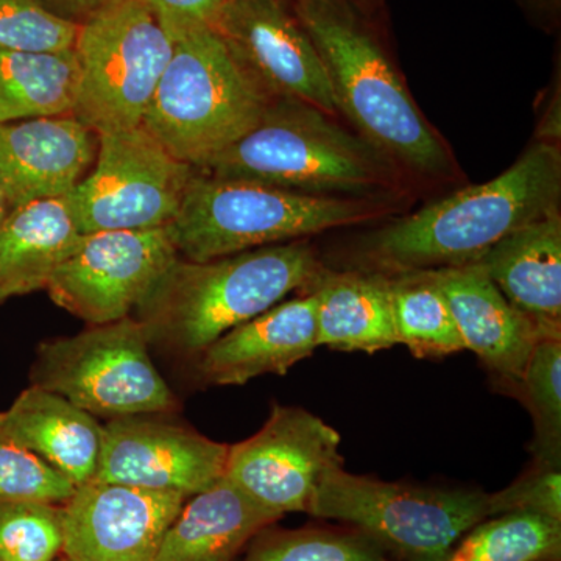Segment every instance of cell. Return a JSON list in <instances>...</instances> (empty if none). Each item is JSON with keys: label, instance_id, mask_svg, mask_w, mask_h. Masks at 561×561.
Returning a JSON list of instances; mask_svg holds the SVG:
<instances>
[{"label": "cell", "instance_id": "cell-33", "mask_svg": "<svg viewBox=\"0 0 561 561\" xmlns=\"http://www.w3.org/2000/svg\"><path fill=\"white\" fill-rule=\"evenodd\" d=\"M173 43L202 25H209L227 0H140Z\"/></svg>", "mask_w": 561, "mask_h": 561}, {"label": "cell", "instance_id": "cell-24", "mask_svg": "<svg viewBox=\"0 0 561 561\" xmlns=\"http://www.w3.org/2000/svg\"><path fill=\"white\" fill-rule=\"evenodd\" d=\"M79 83L76 49H0V122L72 116Z\"/></svg>", "mask_w": 561, "mask_h": 561}, {"label": "cell", "instance_id": "cell-14", "mask_svg": "<svg viewBox=\"0 0 561 561\" xmlns=\"http://www.w3.org/2000/svg\"><path fill=\"white\" fill-rule=\"evenodd\" d=\"M228 449L190 426L153 415L114 419L103 424L92 481L191 497L224 478Z\"/></svg>", "mask_w": 561, "mask_h": 561}, {"label": "cell", "instance_id": "cell-5", "mask_svg": "<svg viewBox=\"0 0 561 561\" xmlns=\"http://www.w3.org/2000/svg\"><path fill=\"white\" fill-rule=\"evenodd\" d=\"M390 206L371 197H334L195 171L168 225L181 257L209 261L379 219Z\"/></svg>", "mask_w": 561, "mask_h": 561}, {"label": "cell", "instance_id": "cell-34", "mask_svg": "<svg viewBox=\"0 0 561 561\" xmlns=\"http://www.w3.org/2000/svg\"><path fill=\"white\" fill-rule=\"evenodd\" d=\"M116 0H50L51 7L76 22L87 21L88 18L94 16L95 13L108 7Z\"/></svg>", "mask_w": 561, "mask_h": 561}, {"label": "cell", "instance_id": "cell-21", "mask_svg": "<svg viewBox=\"0 0 561 561\" xmlns=\"http://www.w3.org/2000/svg\"><path fill=\"white\" fill-rule=\"evenodd\" d=\"M279 519L221 478L187 497L154 561H232L261 530Z\"/></svg>", "mask_w": 561, "mask_h": 561}, {"label": "cell", "instance_id": "cell-31", "mask_svg": "<svg viewBox=\"0 0 561 561\" xmlns=\"http://www.w3.org/2000/svg\"><path fill=\"white\" fill-rule=\"evenodd\" d=\"M76 489L38 456L0 435V504L49 502L65 505Z\"/></svg>", "mask_w": 561, "mask_h": 561}, {"label": "cell", "instance_id": "cell-16", "mask_svg": "<svg viewBox=\"0 0 561 561\" xmlns=\"http://www.w3.org/2000/svg\"><path fill=\"white\" fill-rule=\"evenodd\" d=\"M98 149L99 136L73 116L0 122V187L13 208L66 197Z\"/></svg>", "mask_w": 561, "mask_h": 561}, {"label": "cell", "instance_id": "cell-29", "mask_svg": "<svg viewBox=\"0 0 561 561\" xmlns=\"http://www.w3.org/2000/svg\"><path fill=\"white\" fill-rule=\"evenodd\" d=\"M62 548V505L49 502L0 504V561H57Z\"/></svg>", "mask_w": 561, "mask_h": 561}, {"label": "cell", "instance_id": "cell-22", "mask_svg": "<svg viewBox=\"0 0 561 561\" xmlns=\"http://www.w3.org/2000/svg\"><path fill=\"white\" fill-rule=\"evenodd\" d=\"M81 238L68 195L11 209L0 228V305L46 290Z\"/></svg>", "mask_w": 561, "mask_h": 561}, {"label": "cell", "instance_id": "cell-10", "mask_svg": "<svg viewBox=\"0 0 561 561\" xmlns=\"http://www.w3.org/2000/svg\"><path fill=\"white\" fill-rule=\"evenodd\" d=\"M98 136L91 172L68 194L81 234L168 227L197 169L142 125Z\"/></svg>", "mask_w": 561, "mask_h": 561}, {"label": "cell", "instance_id": "cell-23", "mask_svg": "<svg viewBox=\"0 0 561 561\" xmlns=\"http://www.w3.org/2000/svg\"><path fill=\"white\" fill-rule=\"evenodd\" d=\"M308 291L317 298L319 346L378 353L398 345L386 273L323 268Z\"/></svg>", "mask_w": 561, "mask_h": 561}, {"label": "cell", "instance_id": "cell-7", "mask_svg": "<svg viewBox=\"0 0 561 561\" xmlns=\"http://www.w3.org/2000/svg\"><path fill=\"white\" fill-rule=\"evenodd\" d=\"M308 515L345 523L398 561H446L461 538L490 518L489 494L383 482L332 468Z\"/></svg>", "mask_w": 561, "mask_h": 561}, {"label": "cell", "instance_id": "cell-25", "mask_svg": "<svg viewBox=\"0 0 561 561\" xmlns=\"http://www.w3.org/2000/svg\"><path fill=\"white\" fill-rule=\"evenodd\" d=\"M398 345L416 357H443L465 348L451 308L432 271L389 275Z\"/></svg>", "mask_w": 561, "mask_h": 561}, {"label": "cell", "instance_id": "cell-12", "mask_svg": "<svg viewBox=\"0 0 561 561\" xmlns=\"http://www.w3.org/2000/svg\"><path fill=\"white\" fill-rule=\"evenodd\" d=\"M209 27L268 101L290 99L341 117L319 50L286 2L227 0Z\"/></svg>", "mask_w": 561, "mask_h": 561}, {"label": "cell", "instance_id": "cell-6", "mask_svg": "<svg viewBox=\"0 0 561 561\" xmlns=\"http://www.w3.org/2000/svg\"><path fill=\"white\" fill-rule=\"evenodd\" d=\"M268 99L209 25L175 41L142 127L176 160L205 169L260 122Z\"/></svg>", "mask_w": 561, "mask_h": 561}, {"label": "cell", "instance_id": "cell-26", "mask_svg": "<svg viewBox=\"0 0 561 561\" xmlns=\"http://www.w3.org/2000/svg\"><path fill=\"white\" fill-rule=\"evenodd\" d=\"M560 519L512 512L472 527L446 561H560Z\"/></svg>", "mask_w": 561, "mask_h": 561}, {"label": "cell", "instance_id": "cell-36", "mask_svg": "<svg viewBox=\"0 0 561 561\" xmlns=\"http://www.w3.org/2000/svg\"><path fill=\"white\" fill-rule=\"evenodd\" d=\"M283 2H284V0H283ZM290 2H294V0H290ZM356 2L359 3V5H360V3L365 2V0H356Z\"/></svg>", "mask_w": 561, "mask_h": 561}, {"label": "cell", "instance_id": "cell-32", "mask_svg": "<svg viewBox=\"0 0 561 561\" xmlns=\"http://www.w3.org/2000/svg\"><path fill=\"white\" fill-rule=\"evenodd\" d=\"M490 518L504 513H537L561 522V471L535 461L529 472L507 489L489 494Z\"/></svg>", "mask_w": 561, "mask_h": 561}, {"label": "cell", "instance_id": "cell-2", "mask_svg": "<svg viewBox=\"0 0 561 561\" xmlns=\"http://www.w3.org/2000/svg\"><path fill=\"white\" fill-rule=\"evenodd\" d=\"M308 242L294 241L209 261L176 257L133 317L150 346L195 359L217 339L308 291L323 272Z\"/></svg>", "mask_w": 561, "mask_h": 561}, {"label": "cell", "instance_id": "cell-4", "mask_svg": "<svg viewBox=\"0 0 561 561\" xmlns=\"http://www.w3.org/2000/svg\"><path fill=\"white\" fill-rule=\"evenodd\" d=\"M202 171L302 194L368 197L393 187L400 169L323 111L276 99L249 133Z\"/></svg>", "mask_w": 561, "mask_h": 561}, {"label": "cell", "instance_id": "cell-37", "mask_svg": "<svg viewBox=\"0 0 561 561\" xmlns=\"http://www.w3.org/2000/svg\"><path fill=\"white\" fill-rule=\"evenodd\" d=\"M57 561H66L65 559H62V557H60V559H58Z\"/></svg>", "mask_w": 561, "mask_h": 561}, {"label": "cell", "instance_id": "cell-15", "mask_svg": "<svg viewBox=\"0 0 561 561\" xmlns=\"http://www.w3.org/2000/svg\"><path fill=\"white\" fill-rule=\"evenodd\" d=\"M187 496L91 481L65 505L66 561H154Z\"/></svg>", "mask_w": 561, "mask_h": 561}, {"label": "cell", "instance_id": "cell-30", "mask_svg": "<svg viewBox=\"0 0 561 561\" xmlns=\"http://www.w3.org/2000/svg\"><path fill=\"white\" fill-rule=\"evenodd\" d=\"M79 28V22L58 13L50 0H0V49H73Z\"/></svg>", "mask_w": 561, "mask_h": 561}, {"label": "cell", "instance_id": "cell-20", "mask_svg": "<svg viewBox=\"0 0 561 561\" xmlns=\"http://www.w3.org/2000/svg\"><path fill=\"white\" fill-rule=\"evenodd\" d=\"M0 435L38 456L76 486L91 482L98 471L102 424L41 387H28L2 412Z\"/></svg>", "mask_w": 561, "mask_h": 561}, {"label": "cell", "instance_id": "cell-1", "mask_svg": "<svg viewBox=\"0 0 561 561\" xmlns=\"http://www.w3.org/2000/svg\"><path fill=\"white\" fill-rule=\"evenodd\" d=\"M560 198L559 146L540 140L496 179L376 231L362 249V264L386 275L474 264L513 231L560 210Z\"/></svg>", "mask_w": 561, "mask_h": 561}, {"label": "cell", "instance_id": "cell-18", "mask_svg": "<svg viewBox=\"0 0 561 561\" xmlns=\"http://www.w3.org/2000/svg\"><path fill=\"white\" fill-rule=\"evenodd\" d=\"M438 286L451 308L465 348L471 350L491 375L518 387L535 345L541 341L478 264L437 268Z\"/></svg>", "mask_w": 561, "mask_h": 561}, {"label": "cell", "instance_id": "cell-35", "mask_svg": "<svg viewBox=\"0 0 561 561\" xmlns=\"http://www.w3.org/2000/svg\"><path fill=\"white\" fill-rule=\"evenodd\" d=\"M11 209H13V206L10 205L5 192L0 187V228H2L3 221H5L7 217H9Z\"/></svg>", "mask_w": 561, "mask_h": 561}, {"label": "cell", "instance_id": "cell-27", "mask_svg": "<svg viewBox=\"0 0 561 561\" xmlns=\"http://www.w3.org/2000/svg\"><path fill=\"white\" fill-rule=\"evenodd\" d=\"M242 561H398L360 531L275 529L268 526L250 542Z\"/></svg>", "mask_w": 561, "mask_h": 561}, {"label": "cell", "instance_id": "cell-17", "mask_svg": "<svg viewBox=\"0 0 561 561\" xmlns=\"http://www.w3.org/2000/svg\"><path fill=\"white\" fill-rule=\"evenodd\" d=\"M317 348V298L305 291L217 339L198 357V375L213 386H243L260 376L286 375Z\"/></svg>", "mask_w": 561, "mask_h": 561}, {"label": "cell", "instance_id": "cell-3", "mask_svg": "<svg viewBox=\"0 0 561 561\" xmlns=\"http://www.w3.org/2000/svg\"><path fill=\"white\" fill-rule=\"evenodd\" d=\"M291 11L319 50L339 113L398 169L445 176L453 158L424 119L356 0H294Z\"/></svg>", "mask_w": 561, "mask_h": 561}, {"label": "cell", "instance_id": "cell-11", "mask_svg": "<svg viewBox=\"0 0 561 561\" xmlns=\"http://www.w3.org/2000/svg\"><path fill=\"white\" fill-rule=\"evenodd\" d=\"M168 227L83 234L47 284L51 301L88 324L133 317L179 257Z\"/></svg>", "mask_w": 561, "mask_h": 561}, {"label": "cell", "instance_id": "cell-8", "mask_svg": "<svg viewBox=\"0 0 561 561\" xmlns=\"http://www.w3.org/2000/svg\"><path fill=\"white\" fill-rule=\"evenodd\" d=\"M150 348L135 317L91 324L79 334L41 343L32 386L110 420L175 411V394L154 367Z\"/></svg>", "mask_w": 561, "mask_h": 561}, {"label": "cell", "instance_id": "cell-19", "mask_svg": "<svg viewBox=\"0 0 561 561\" xmlns=\"http://www.w3.org/2000/svg\"><path fill=\"white\" fill-rule=\"evenodd\" d=\"M542 339H561V214L513 231L476 261Z\"/></svg>", "mask_w": 561, "mask_h": 561}, {"label": "cell", "instance_id": "cell-38", "mask_svg": "<svg viewBox=\"0 0 561 561\" xmlns=\"http://www.w3.org/2000/svg\"><path fill=\"white\" fill-rule=\"evenodd\" d=\"M0 419H2V412H0Z\"/></svg>", "mask_w": 561, "mask_h": 561}, {"label": "cell", "instance_id": "cell-13", "mask_svg": "<svg viewBox=\"0 0 561 561\" xmlns=\"http://www.w3.org/2000/svg\"><path fill=\"white\" fill-rule=\"evenodd\" d=\"M337 467L343 457L334 427L305 409L273 405L256 434L230 446L224 478L283 518L308 512L321 478Z\"/></svg>", "mask_w": 561, "mask_h": 561}, {"label": "cell", "instance_id": "cell-28", "mask_svg": "<svg viewBox=\"0 0 561 561\" xmlns=\"http://www.w3.org/2000/svg\"><path fill=\"white\" fill-rule=\"evenodd\" d=\"M535 424L538 463L561 467V339H541L531 351L522 382Z\"/></svg>", "mask_w": 561, "mask_h": 561}, {"label": "cell", "instance_id": "cell-9", "mask_svg": "<svg viewBox=\"0 0 561 561\" xmlns=\"http://www.w3.org/2000/svg\"><path fill=\"white\" fill-rule=\"evenodd\" d=\"M173 41L140 0H116L80 22V83L72 116L95 135L139 127Z\"/></svg>", "mask_w": 561, "mask_h": 561}]
</instances>
